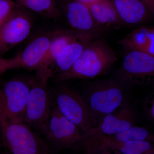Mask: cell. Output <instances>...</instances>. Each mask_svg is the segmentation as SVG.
I'll return each mask as SVG.
<instances>
[{
	"mask_svg": "<svg viewBox=\"0 0 154 154\" xmlns=\"http://www.w3.org/2000/svg\"><path fill=\"white\" fill-rule=\"evenodd\" d=\"M118 60L116 54L109 45L96 38L88 44L69 69L57 75L58 82L80 79H88L101 76L109 71Z\"/></svg>",
	"mask_w": 154,
	"mask_h": 154,
	"instance_id": "2",
	"label": "cell"
},
{
	"mask_svg": "<svg viewBox=\"0 0 154 154\" xmlns=\"http://www.w3.org/2000/svg\"><path fill=\"white\" fill-rule=\"evenodd\" d=\"M52 75L51 69L37 71L36 78L32 81L28 96L25 123L40 131L52 107L47 88L48 80Z\"/></svg>",
	"mask_w": 154,
	"mask_h": 154,
	"instance_id": "5",
	"label": "cell"
},
{
	"mask_svg": "<svg viewBox=\"0 0 154 154\" xmlns=\"http://www.w3.org/2000/svg\"><path fill=\"white\" fill-rule=\"evenodd\" d=\"M88 7L96 24L105 27L124 25L112 0H94L84 4Z\"/></svg>",
	"mask_w": 154,
	"mask_h": 154,
	"instance_id": "16",
	"label": "cell"
},
{
	"mask_svg": "<svg viewBox=\"0 0 154 154\" xmlns=\"http://www.w3.org/2000/svg\"><path fill=\"white\" fill-rule=\"evenodd\" d=\"M50 38L41 36L34 38L17 56V68L38 70L41 67L49 47Z\"/></svg>",
	"mask_w": 154,
	"mask_h": 154,
	"instance_id": "11",
	"label": "cell"
},
{
	"mask_svg": "<svg viewBox=\"0 0 154 154\" xmlns=\"http://www.w3.org/2000/svg\"><path fill=\"white\" fill-rule=\"evenodd\" d=\"M125 24L138 25L148 20L152 14L141 0H112Z\"/></svg>",
	"mask_w": 154,
	"mask_h": 154,
	"instance_id": "13",
	"label": "cell"
},
{
	"mask_svg": "<svg viewBox=\"0 0 154 154\" xmlns=\"http://www.w3.org/2000/svg\"><path fill=\"white\" fill-rule=\"evenodd\" d=\"M127 89L113 77L87 84L81 96L88 108L93 129L104 116L128 101Z\"/></svg>",
	"mask_w": 154,
	"mask_h": 154,
	"instance_id": "1",
	"label": "cell"
},
{
	"mask_svg": "<svg viewBox=\"0 0 154 154\" xmlns=\"http://www.w3.org/2000/svg\"><path fill=\"white\" fill-rule=\"evenodd\" d=\"M112 77L127 89L149 84L154 80V57L145 53L129 51Z\"/></svg>",
	"mask_w": 154,
	"mask_h": 154,
	"instance_id": "6",
	"label": "cell"
},
{
	"mask_svg": "<svg viewBox=\"0 0 154 154\" xmlns=\"http://www.w3.org/2000/svg\"><path fill=\"white\" fill-rule=\"evenodd\" d=\"M97 33H85L79 38L68 45L57 57L54 63L60 71L63 72L69 69L79 57L85 48L97 38Z\"/></svg>",
	"mask_w": 154,
	"mask_h": 154,
	"instance_id": "14",
	"label": "cell"
},
{
	"mask_svg": "<svg viewBox=\"0 0 154 154\" xmlns=\"http://www.w3.org/2000/svg\"><path fill=\"white\" fill-rule=\"evenodd\" d=\"M102 135L107 139L117 142L135 141H147L152 142L154 140L153 135L149 131L145 128L136 125L116 134Z\"/></svg>",
	"mask_w": 154,
	"mask_h": 154,
	"instance_id": "19",
	"label": "cell"
},
{
	"mask_svg": "<svg viewBox=\"0 0 154 154\" xmlns=\"http://www.w3.org/2000/svg\"><path fill=\"white\" fill-rule=\"evenodd\" d=\"M41 131L52 151L84 146L88 140L81 129L64 116L55 104Z\"/></svg>",
	"mask_w": 154,
	"mask_h": 154,
	"instance_id": "4",
	"label": "cell"
},
{
	"mask_svg": "<svg viewBox=\"0 0 154 154\" xmlns=\"http://www.w3.org/2000/svg\"><path fill=\"white\" fill-rule=\"evenodd\" d=\"M17 56L11 59L0 57V75L11 69L17 68Z\"/></svg>",
	"mask_w": 154,
	"mask_h": 154,
	"instance_id": "23",
	"label": "cell"
},
{
	"mask_svg": "<svg viewBox=\"0 0 154 154\" xmlns=\"http://www.w3.org/2000/svg\"><path fill=\"white\" fill-rule=\"evenodd\" d=\"M0 128L4 143L11 154H52L46 142L31 127L13 121L1 110Z\"/></svg>",
	"mask_w": 154,
	"mask_h": 154,
	"instance_id": "3",
	"label": "cell"
},
{
	"mask_svg": "<svg viewBox=\"0 0 154 154\" xmlns=\"http://www.w3.org/2000/svg\"><path fill=\"white\" fill-rule=\"evenodd\" d=\"M31 83L14 79L0 87V110L13 121L25 123Z\"/></svg>",
	"mask_w": 154,
	"mask_h": 154,
	"instance_id": "8",
	"label": "cell"
},
{
	"mask_svg": "<svg viewBox=\"0 0 154 154\" xmlns=\"http://www.w3.org/2000/svg\"><path fill=\"white\" fill-rule=\"evenodd\" d=\"M148 7L152 14L154 13V0H141Z\"/></svg>",
	"mask_w": 154,
	"mask_h": 154,
	"instance_id": "25",
	"label": "cell"
},
{
	"mask_svg": "<svg viewBox=\"0 0 154 154\" xmlns=\"http://www.w3.org/2000/svg\"><path fill=\"white\" fill-rule=\"evenodd\" d=\"M85 33L86 32L78 31L76 33L71 32H63L57 33V35L51 40L47 53L41 67L38 70L50 69L49 66L54 63L57 57L63 49Z\"/></svg>",
	"mask_w": 154,
	"mask_h": 154,
	"instance_id": "18",
	"label": "cell"
},
{
	"mask_svg": "<svg viewBox=\"0 0 154 154\" xmlns=\"http://www.w3.org/2000/svg\"><path fill=\"white\" fill-rule=\"evenodd\" d=\"M86 149L87 153L89 154H121L115 150L96 145H91L87 147Z\"/></svg>",
	"mask_w": 154,
	"mask_h": 154,
	"instance_id": "22",
	"label": "cell"
},
{
	"mask_svg": "<svg viewBox=\"0 0 154 154\" xmlns=\"http://www.w3.org/2000/svg\"><path fill=\"white\" fill-rule=\"evenodd\" d=\"M128 50L145 53L154 57V28L141 26L135 28L118 42Z\"/></svg>",
	"mask_w": 154,
	"mask_h": 154,
	"instance_id": "12",
	"label": "cell"
},
{
	"mask_svg": "<svg viewBox=\"0 0 154 154\" xmlns=\"http://www.w3.org/2000/svg\"><path fill=\"white\" fill-rule=\"evenodd\" d=\"M137 113L129 101L113 113L104 116L93 132L109 135L122 132L136 125Z\"/></svg>",
	"mask_w": 154,
	"mask_h": 154,
	"instance_id": "10",
	"label": "cell"
},
{
	"mask_svg": "<svg viewBox=\"0 0 154 154\" xmlns=\"http://www.w3.org/2000/svg\"><path fill=\"white\" fill-rule=\"evenodd\" d=\"M96 145L115 150L121 154H154L153 144L147 141L117 142L109 140L99 132H94L91 137Z\"/></svg>",
	"mask_w": 154,
	"mask_h": 154,
	"instance_id": "15",
	"label": "cell"
},
{
	"mask_svg": "<svg viewBox=\"0 0 154 154\" xmlns=\"http://www.w3.org/2000/svg\"><path fill=\"white\" fill-rule=\"evenodd\" d=\"M66 17L70 25L78 31L98 33L96 31L97 24L88 7L83 3L77 1L69 4Z\"/></svg>",
	"mask_w": 154,
	"mask_h": 154,
	"instance_id": "17",
	"label": "cell"
},
{
	"mask_svg": "<svg viewBox=\"0 0 154 154\" xmlns=\"http://www.w3.org/2000/svg\"><path fill=\"white\" fill-rule=\"evenodd\" d=\"M32 25L27 16L13 13L0 29V55L25 40L30 34Z\"/></svg>",
	"mask_w": 154,
	"mask_h": 154,
	"instance_id": "9",
	"label": "cell"
},
{
	"mask_svg": "<svg viewBox=\"0 0 154 154\" xmlns=\"http://www.w3.org/2000/svg\"><path fill=\"white\" fill-rule=\"evenodd\" d=\"M29 8L37 12H42L50 8L52 0H22Z\"/></svg>",
	"mask_w": 154,
	"mask_h": 154,
	"instance_id": "20",
	"label": "cell"
},
{
	"mask_svg": "<svg viewBox=\"0 0 154 154\" xmlns=\"http://www.w3.org/2000/svg\"><path fill=\"white\" fill-rule=\"evenodd\" d=\"M146 116L149 119L153 121L154 119V98L153 96H149L148 97L144 103Z\"/></svg>",
	"mask_w": 154,
	"mask_h": 154,
	"instance_id": "24",
	"label": "cell"
},
{
	"mask_svg": "<svg viewBox=\"0 0 154 154\" xmlns=\"http://www.w3.org/2000/svg\"><path fill=\"white\" fill-rule=\"evenodd\" d=\"M55 99V104L62 114L76 125L88 140L93 134V128L88 108L81 94L63 85L56 91Z\"/></svg>",
	"mask_w": 154,
	"mask_h": 154,
	"instance_id": "7",
	"label": "cell"
},
{
	"mask_svg": "<svg viewBox=\"0 0 154 154\" xmlns=\"http://www.w3.org/2000/svg\"><path fill=\"white\" fill-rule=\"evenodd\" d=\"M13 6L10 0H0V29L13 14Z\"/></svg>",
	"mask_w": 154,
	"mask_h": 154,
	"instance_id": "21",
	"label": "cell"
},
{
	"mask_svg": "<svg viewBox=\"0 0 154 154\" xmlns=\"http://www.w3.org/2000/svg\"><path fill=\"white\" fill-rule=\"evenodd\" d=\"M87 154H88V153H87Z\"/></svg>",
	"mask_w": 154,
	"mask_h": 154,
	"instance_id": "26",
	"label": "cell"
}]
</instances>
